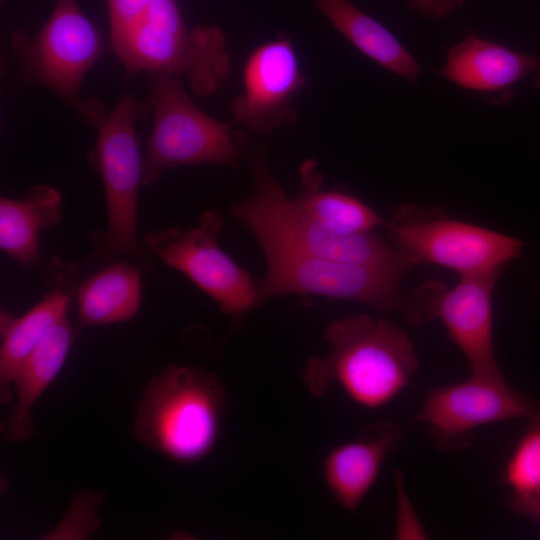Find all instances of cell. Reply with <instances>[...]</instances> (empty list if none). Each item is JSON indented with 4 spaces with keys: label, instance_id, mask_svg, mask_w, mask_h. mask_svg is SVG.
Returning a JSON list of instances; mask_svg holds the SVG:
<instances>
[{
    "label": "cell",
    "instance_id": "7",
    "mask_svg": "<svg viewBox=\"0 0 540 540\" xmlns=\"http://www.w3.org/2000/svg\"><path fill=\"white\" fill-rule=\"evenodd\" d=\"M390 242L413 264H433L461 276L500 274L522 255V241L452 219L440 207L398 206L385 224Z\"/></svg>",
    "mask_w": 540,
    "mask_h": 540
},
{
    "label": "cell",
    "instance_id": "8",
    "mask_svg": "<svg viewBox=\"0 0 540 540\" xmlns=\"http://www.w3.org/2000/svg\"><path fill=\"white\" fill-rule=\"evenodd\" d=\"M267 269L258 286L260 302L281 295H318L368 305L382 312H401L412 326L420 325L418 290L405 295L403 276L373 266L315 256L266 253Z\"/></svg>",
    "mask_w": 540,
    "mask_h": 540
},
{
    "label": "cell",
    "instance_id": "23",
    "mask_svg": "<svg viewBox=\"0 0 540 540\" xmlns=\"http://www.w3.org/2000/svg\"><path fill=\"white\" fill-rule=\"evenodd\" d=\"M152 0H107L112 45L128 36L144 19Z\"/></svg>",
    "mask_w": 540,
    "mask_h": 540
},
{
    "label": "cell",
    "instance_id": "14",
    "mask_svg": "<svg viewBox=\"0 0 540 540\" xmlns=\"http://www.w3.org/2000/svg\"><path fill=\"white\" fill-rule=\"evenodd\" d=\"M402 442L398 426L379 421L363 427L356 438L333 447L324 458L323 476L336 503L346 511L357 510Z\"/></svg>",
    "mask_w": 540,
    "mask_h": 540
},
{
    "label": "cell",
    "instance_id": "22",
    "mask_svg": "<svg viewBox=\"0 0 540 540\" xmlns=\"http://www.w3.org/2000/svg\"><path fill=\"white\" fill-rule=\"evenodd\" d=\"M529 422L503 469V483L512 494L540 489V412Z\"/></svg>",
    "mask_w": 540,
    "mask_h": 540
},
{
    "label": "cell",
    "instance_id": "20",
    "mask_svg": "<svg viewBox=\"0 0 540 540\" xmlns=\"http://www.w3.org/2000/svg\"><path fill=\"white\" fill-rule=\"evenodd\" d=\"M76 300L81 326H104L132 319L141 300L138 267L128 261L108 266L81 284Z\"/></svg>",
    "mask_w": 540,
    "mask_h": 540
},
{
    "label": "cell",
    "instance_id": "10",
    "mask_svg": "<svg viewBox=\"0 0 540 540\" xmlns=\"http://www.w3.org/2000/svg\"><path fill=\"white\" fill-rule=\"evenodd\" d=\"M140 105L125 95L98 124L97 161L107 207L105 246L113 256H132L145 265L137 238V199L142 183L136 120Z\"/></svg>",
    "mask_w": 540,
    "mask_h": 540
},
{
    "label": "cell",
    "instance_id": "9",
    "mask_svg": "<svg viewBox=\"0 0 540 540\" xmlns=\"http://www.w3.org/2000/svg\"><path fill=\"white\" fill-rule=\"evenodd\" d=\"M223 224L221 213L207 210L200 215L197 226L150 232L144 242L151 253L211 297L224 314L239 321L261 302L249 272L217 242Z\"/></svg>",
    "mask_w": 540,
    "mask_h": 540
},
{
    "label": "cell",
    "instance_id": "11",
    "mask_svg": "<svg viewBox=\"0 0 540 540\" xmlns=\"http://www.w3.org/2000/svg\"><path fill=\"white\" fill-rule=\"evenodd\" d=\"M537 410L524 394L510 387L503 375L470 374L464 381L430 390L415 420L426 425L433 447L452 452L466 448L473 432L506 420H530Z\"/></svg>",
    "mask_w": 540,
    "mask_h": 540
},
{
    "label": "cell",
    "instance_id": "5",
    "mask_svg": "<svg viewBox=\"0 0 540 540\" xmlns=\"http://www.w3.org/2000/svg\"><path fill=\"white\" fill-rule=\"evenodd\" d=\"M102 46V36L77 0H57L34 37L22 30L11 35V47L19 61L18 76L49 88L96 127L105 117L104 107L98 99L82 98L81 85Z\"/></svg>",
    "mask_w": 540,
    "mask_h": 540
},
{
    "label": "cell",
    "instance_id": "13",
    "mask_svg": "<svg viewBox=\"0 0 540 540\" xmlns=\"http://www.w3.org/2000/svg\"><path fill=\"white\" fill-rule=\"evenodd\" d=\"M499 275L461 276L443 291L433 310V320L443 323L472 374L503 375L493 346L492 296Z\"/></svg>",
    "mask_w": 540,
    "mask_h": 540
},
{
    "label": "cell",
    "instance_id": "21",
    "mask_svg": "<svg viewBox=\"0 0 540 540\" xmlns=\"http://www.w3.org/2000/svg\"><path fill=\"white\" fill-rule=\"evenodd\" d=\"M301 189L294 198L312 219L339 233L356 234L374 231L386 223L359 198L336 189H324L317 162L305 160L300 166Z\"/></svg>",
    "mask_w": 540,
    "mask_h": 540
},
{
    "label": "cell",
    "instance_id": "26",
    "mask_svg": "<svg viewBox=\"0 0 540 540\" xmlns=\"http://www.w3.org/2000/svg\"><path fill=\"white\" fill-rule=\"evenodd\" d=\"M535 87L537 90H540V73H538L535 78Z\"/></svg>",
    "mask_w": 540,
    "mask_h": 540
},
{
    "label": "cell",
    "instance_id": "4",
    "mask_svg": "<svg viewBox=\"0 0 540 540\" xmlns=\"http://www.w3.org/2000/svg\"><path fill=\"white\" fill-rule=\"evenodd\" d=\"M113 48L130 74L184 77L201 96L216 92L230 72L222 30L188 29L175 0H152L143 21Z\"/></svg>",
    "mask_w": 540,
    "mask_h": 540
},
{
    "label": "cell",
    "instance_id": "6",
    "mask_svg": "<svg viewBox=\"0 0 540 540\" xmlns=\"http://www.w3.org/2000/svg\"><path fill=\"white\" fill-rule=\"evenodd\" d=\"M153 128L142 166V183L160 180L174 167L215 164L234 167L243 140L232 125L208 115L187 95L176 77L155 74L148 95Z\"/></svg>",
    "mask_w": 540,
    "mask_h": 540
},
{
    "label": "cell",
    "instance_id": "19",
    "mask_svg": "<svg viewBox=\"0 0 540 540\" xmlns=\"http://www.w3.org/2000/svg\"><path fill=\"white\" fill-rule=\"evenodd\" d=\"M70 295L53 291L22 316L1 313L0 395L2 403L13 397L11 386L23 365L48 331L66 318Z\"/></svg>",
    "mask_w": 540,
    "mask_h": 540
},
{
    "label": "cell",
    "instance_id": "15",
    "mask_svg": "<svg viewBox=\"0 0 540 540\" xmlns=\"http://www.w3.org/2000/svg\"><path fill=\"white\" fill-rule=\"evenodd\" d=\"M539 69L540 59L470 33L449 49L439 74L468 90L506 94Z\"/></svg>",
    "mask_w": 540,
    "mask_h": 540
},
{
    "label": "cell",
    "instance_id": "3",
    "mask_svg": "<svg viewBox=\"0 0 540 540\" xmlns=\"http://www.w3.org/2000/svg\"><path fill=\"white\" fill-rule=\"evenodd\" d=\"M226 406L217 374L169 365L144 387L136 409L137 441L178 464H194L214 449Z\"/></svg>",
    "mask_w": 540,
    "mask_h": 540
},
{
    "label": "cell",
    "instance_id": "17",
    "mask_svg": "<svg viewBox=\"0 0 540 540\" xmlns=\"http://www.w3.org/2000/svg\"><path fill=\"white\" fill-rule=\"evenodd\" d=\"M331 25L360 52L400 77L416 83L421 66L382 24L350 0H314Z\"/></svg>",
    "mask_w": 540,
    "mask_h": 540
},
{
    "label": "cell",
    "instance_id": "25",
    "mask_svg": "<svg viewBox=\"0 0 540 540\" xmlns=\"http://www.w3.org/2000/svg\"><path fill=\"white\" fill-rule=\"evenodd\" d=\"M508 507L513 513L540 522V489L526 494H511Z\"/></svg>",
    "mask_w": 540,
    "mask_h": 540
},
{
    "label": "cell",
    "instance_id": "18",
    "mask_svg": "<svg viewBox=\"0 0 540 540\" xmlns=\"http://www.w3.org/2000/svg\"><path fill=\"white\" fill-rule=\"evenodd\" d=\"M61 201L59 191L48 185L34 186L20 199L2 198L1 249L22 267L34 266L39 257V233L59 223Z\"/></svg>",
    "mask_w": 540,
    "mask_h": 540
},
{
    "label": "cell",
    "instance_id": "24",
    "mask_svg": "<svg viewBox=\"0 0 540 540\" xmlns=\"http://www.w3.org/2000/svg\"><path fill=\"white\" fill-rule=\"evenodd\" d=\"M407 6L430 20H442L458 10L465 0H405Z\"/></svg>",
    "mask_w": 540,
    "mask_h": 540
},
{
    "label": "cell",
    "instance_id": "1",
    "mask_svg": "<svg viewBox=\"0 0 540 540\" xmlns=\"http://www.w3.org/2000/svg\"><path fill=\"white\" fill-rule=\"evenodd\" d=\"M324 337L329 353L309 358L302 371L315 397L338 384L356 404L380 408L398 396L418 368L407 333L385 319L366 314L338 319L327 326Z\"/></svg>",
    "mask_w": 540,
    "mask_h": 540
},
{
    "label": "cell",
    "instance_id": "2",
    "mask_svg": "<svg viewBox=\"0 0 540 540\" xmlns=\"http://www.w3.org/2000/svg\"><path fill=\"white\" fill-rule=\"evenodd\" d=\"M252 195L231 214L255 236L264 254L287 252L380 268L403 276L413 264L390 241L374 231L335 232L309 217L271 174L260 153L250 157Z\"/></svg>",
    "mask_w": 540,
    "mask_h": 540
},
{
    "label": "cell",
    "instance_id": "16",
    "mask_svg": "<svg viewBox=\"0 0 540 540\" xmlns=\"http://www.w3.org/2000/svg\"><path fill=\"white\" fill-rule=\"evenodd\" d=\"M74 340L67 317L54 325L29 356L15 382L16 401L0 422L8 443L24 442L34 435L32 409L60 373Z\"/></svg>",
    "mask_w": 540,
    "mask_h": 540
},
{
    "label": "cell",
    "instance_id": "12",
    "mask_svg": "<svg viewBox=\"0 0 540 540\" xmlns=\"http://www.w3.org/2000/svg\"><path fill=\"white\" fill-rule=\"evenodd\" d=\"M304 84L290 39L278 37L262 43L246 58L243 93L233 101L232 113L253 133L265 134L292 125L297 120L292 101Z\"/></svg>",
    "mask_w": 540,
    "mask_h": 540
}]
</instances>
